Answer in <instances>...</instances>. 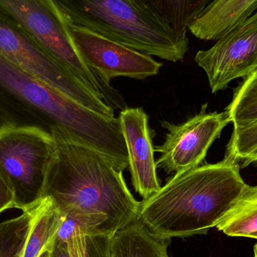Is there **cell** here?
<instances>
[{
    "label": "cell",
    "instance_id": "obj_1",
    "mask_svg": "<svg viewBox=\"0 0 257 257\" xmlns=\"http://www.w3.org/2000/svg\"><path fill=\"white\" fill-rule=\"evenodd\" d=\"M51 133L54 151L43 197H51L87 237L111 236L136 222L140 202L115 162L60 126Z\"/></svg>",
    "mask_w": 257,
    "mask_h": 257
},
{
    "label": "cell",
    "instance_id": "obj_2",
    "mask_svg": "<svg viewBox=\"0 0 257 257\" xmlns=\"http://www.w3.org/2000/svg\"><path fill=\"white\" fill-rule=\"evenodd\" d=\"M247 184L229 157L173 175L140 202L137 220L159 241L206 234L216 227Z\"/></svg>",
    "mask_w": 257,
    "mask_h": 257
},
{
    "label": "cell",
    "instance_id": "obj_3",
    "mask_svg": "<svg viewBox=\"0 0 257 257\" xmlns=\"http://www.w3.org/2000/svg\"><path fill=\"white\" fill-rule=\"evenodd\" d=\"M68 21L162 60L182 61L187 33H179L144 0H54Z\"/></svg>",
    "mask_w": 257,
    "mask_h": 257
},
{
    "label": "cell",
    "instance_id": "obj_4",
    "mask_svg": "<svg viewBox=\"0 0 257 257\" xmlns=\"http://www.w3.org/2000/svg\"><path fill=\"white\" fill-rule=\"evenodd\" d=\"M60 126L84 142L100 132V114L45 84L0 54V127Z\"/></svg>",
    "mask_w": 257,
    "mask_h": 257
},
{
    "label": "cell",
    "instance_id": "obj_5",
    "mask_svg": "<svg viewBox=\"0 0 257 257\" xmlns=\"http://www.w3.org/2000/svg\"><path fill=\"white\" fill-rule=\"evenodd\" d=\"M0 11L105 103H117L120 93L83 60L69 21L54 0H0Z\"/></svg>",
    "mask_w": 257,
    "mask_h": 257
},
{
    "label": "cell",
    "instance_id": "obj_6",
    "mask_svg": "<svg viewBox=\"0 0 257 257\" xmlns=\"http://www.w3.org/2000/svg\"><path fill=\"white\" fill-rule=\"evenodd\" d=\"M54 151V138L44 128L0 127V176L13 192L15 208L27 211L43 198Z\"/></svg>",
    "mask_w": 257,
    "mask_h": 257
},
{
    "label": "cell",
    "instance_id": "obj_7",
    "mask_svg": "<svg viewBox=\"0 0 257 257\" xmlns=\"http://www.w3.org/2000/svg\"><path fill=\"white\" fill-rule=\"evenodd\" d=\"M0 54L49 87L106 117L114 110L57 63L23 29L0 11Z\"/></svg>",
    "mask_w": 257,
    "mask_h": 257
},
{
    "label": "cell",
    "instance_id": "obj_8",
    "mask_svg": "<svg viewBox=\"0 0 257 257\" xmlns=\"http://www.w3.org/2000/svg\"><path fill=\"white\" fill-rule=\"evenodd\" d=\"M207 104L202 105L199 114L181 124L162 122L168 133L163 145L154 149L161 154L156 161L157 168L176 175L201 166L213 142L231 123L226 110L207 113Z\"/></svg>",
    "mask_w": 257,
    "mask_h": 257
},
{
    "label": "cell",
    "instance_id": "obj_9",
    "mask_svg": "<svg viewBox=\"0 0 257 257\" xmlns=\"http://www.w3.org/2000/svg\"><path fill=\"white\" fill-rule=\"evenodd\" d=\"M216 41L209 49L198 51L194 58L205 71L213 93L257 72V11Z\"/></svg>",
    "mask_w": 257,
    "mask_h": 257
},
{
    "label": "cell",
    "instance_id": "obj_10",
    "mask_svg": "<svg viewBox=\"0 0 257 257\" xmlns=\"http://www.w3.org/2000/svg\"><path fill=\"white\" fill-rule=\"evenodd\" d=\"M69 27L83 60L108 84L117 77L145 80L158 75L163 66L152 56L114 42L93 30L70 22Z\"/></svg>",
    "mask_w": 257,
    "mask_h": 257
},
{
    "label": "cell",
    "instance_id": "obj_11",
    "mask_svg": "<svg viewBox=\"0 0 257 257\" xmlns=\"http://www.w3.org/2000/svg\"><path fill=\"white\" fill-rule=\"evenodd\" d=\"M118 120L127 151L132 184L143 199H148L162 187L148 116L142 108H126L120 111Z\"/></svg>",
    "mask_w": 257,
    "mask_h": 257
},
{
    "label": "cell",
    "instance_id": "obj_12",
    "mask_svg": "<svg viewBox=\"0 0 257 257\" xmlns=\"http://www.w3.org/2000/svg\"><path fill=\"white\" fill-rule=\"evenodd\" d=\"M167 249L137 221L111 236L87 237L88 257H169Z\"/></svg>",
    "mask_w": 257,
    "mask_h": 257
},
{
    "label": "cell",
    "instance_id": "obj_13",
    "mask_svg": "<svg viewBox=\"0 0 257 257\" xmlns=\"http://www.w3.org/2000/svg\"><path fill=\"white\" fill-rule=\"evenodd\" d=\"M257 10V0H213L188 27L201 40H217Z\"/></svg>",
    "mask_w": 257,
    "mask_h": 257
},
{
    "label": "cell",
    "instance_id": "obj_14",
    "mask_svg": "<svg viewBox=\"0 0 257 257\" xmlns=\"http://www.w3.org/2000/svg\"><path fill=\"white\" fill-rule=\"evenodd\" d=\"M64 215L48 196L41 199L34 206L33 226L22 257H40L55 242Z\"/></svg>",
    "mask_w": 257,
    "mask_h": 257
},
{
    "label": "cell",
    "instance_id": "obj_15",
    "mask_svg": "<svg viewBox=\"0 0 257 257\" xmlns=\"http://www.w3.org/2000/svg\"><path fill=\"white\" fill-rule=\"evenodd\" d=\"M216 228L228 236L254 238L257 234V185L247 186Z\"/></svg>",
    "mask_w": 257,
    "mask_h": 257
},
{
    "label": "cell",
    "instance_id": "obj_16",
    "mask_svg": "<svg viewBox=\"0 0 257 257\" xmlns=\"http://www.w3.org/2000/svg\"><path fill=\"white\" fill-rule=\"evenodd\" d=\"M172 29L187 33L191 23L213 0H144Z\"/></svg>",
    "mask_w": 257,
    "mask_h": 257
},
{
    "label": "cell",
    "instance_id": "obj_17",
    "mask_svg": "<svg viewBox=\"0 0 257 257\" xmlns=\"http://www.w3.org/2000/svg\"><path fill=\"white\" fill-rule=\"evenodd\" d=\"M233 128L243 127L257 122V72L239 84L232 102L226 108Z\"/></svg>",
    "mask_w": 257,
    "mask_h": 257
},
{
    "label": "cell",
    "instance_id": "obj_18",
    "mask_svg": "<svg viewBox=\"0 0 257 257\" xmlns=\"http://www.w3.org/2000/svg\"><path fill=\"white\" fill-rule=\"evenodd\" d=\"M34 206L0 223V257H22L33 226Z\"/></svg>",
    "mask_w": 257,
    "mask_h": 257
},
{
    "label": "cell",
    "instance_id": "obj_19",
    "mask_svg": "<svg viewBox=\"0 0 257 257\" xmlns=\"http://www.w3.org/2000/svg\"><path fill=\"white\" fill-rule=\"evenodd\" d=\"M256 147L257 122L243 127L233 128L226 157L239 164Z\"/></svg>",
    "mask_w": 257,
    "mask_h": 257
},
{
    "label": "cell",
    "instance_id": "obj_20",
    "mask_svg": "<svg viewBox=\"0 0 257 257\" xmlns=\"http://www.w3.org/2000/svg\"><path fill=\"white\" fill-rule=\"evenodd\" d=\"M47 257H88L87 235L77 226L66 241L55 240L52 247L47 250Z\"/></svg>",
    "mask_w": 257,
    "mask_h": 257
},
{
    "label": "cell",
    "instance_id": "obj_21",
    "mask_svg": "<svg viewBox=\"0 0 257 257\" xmlns=\"http://www.w3.org/2000/svg\"><path fill=\"white\" fill-rule=\"evenodd\" d=\"M11 208H15V196L7 183L0 176V214Z\"/></svg>",
    "mask_w": 257,
    "mask_h": 257
},
{
    "label": "cell",
    "instance_id": "obj_22",
    "mask_svg": "<svg viewBox=\"0 0 257 257\" xmlns=\"http://www.w3.org/2000/svg\"><path fill=\"white\" fill-rule=\"evenodd\" d=\"M254 162H257V147L241 162V165H242V167H245V166H248L250 163H254Z\"/></svg>",
    "mask_w": 257,
    "mask_h": 257
},
{
    "label": "cell",
    "instance_id": "obj_23",
    "mask_svg": "<svg viewBox=\"0 0 257 257\" xmlns=\"http://www.w3.org/2000/svg\"><path fill=\"white\" fill-rule=\"evenodd\" d=\"M253 252H254V257H257V244L254 246V248H253Z\"/></svg>",
    "mask_w": 257,
    "mask_h": 257
},
{
    "label": "cell",
    "instance_id": "obj_24",
    "mask_svg": "<svg viewBox=\"0 0 257 257\" xmlns=\"http://www.w3.org/2000/svg\"><path fill=\"white\" fill-rule=\"evenodd\" d=\"M40 257H47V251H45V253H42V256Z\"/></svg>",
    "mask_w": 257,
    "mask_h": 257
},
{
    "label": "cell",
    "instance_id": "obj_25",
    "mask_svg": "<svg viewBox=\"0 0 257 257\" xmlns=\"http://www.w3.org/2000/svg\"><path fill=\"white\" fill-rule=\"evenodd\" d=\"M254 238V239H257V234L256 235H255L254 238Z\"/></svg>",
    "mask_w": 257,
    "mask_h": 257
}]
</instances>
